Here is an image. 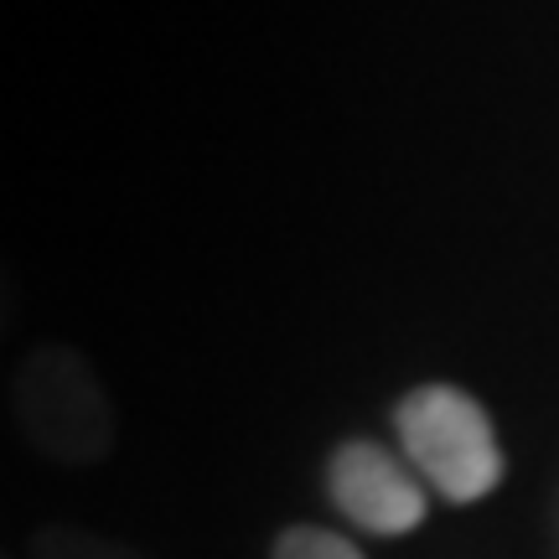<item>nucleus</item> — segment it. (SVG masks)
I'll use <instances>...</instances> for the list:
<instances>
[{"mask_svg": "<svg viewBox=\"0 0 559 559\" xmlns=\"http://www.w3.org/2000/svg\"><path fill=\"white\" fill-rule=\"evenodd\" d=\"M326 492L342 519L379 539L415 534L430 508L419 481L409 477V466L394 451H383L379 440H342L326 456Z\"/></svg>", "mask_w": 559, "mask_h": 559, "instance_id": "nucleus-3", "label": "nucleus"}, {"mask_svg": "<svg viewBox=\"0 0 559 559\" xmlns=\"http://www.w3.org/2000/svg\"><path fill=\"white\" fill-rule=\"evenodd\" d=\"M0 559H11V555H5V549H0Z\"/></svg>", "mask_w": 559, "mask_h": 559, "instance_id": "nucleus-7", "label": "nucleus"}, {"mask_svg": "<svg viewBox=\"0 0 559 559\" xmlns=\"http://www.w3.org/2000/svg\"><path fill=\"white\" fill-rule=\"evenodd\" d=\"M11 321H16V280H11V264L0 260V337L11 332Z\"/></svg>", "mask_w": 559, "mask_h": 559, "instance_id": "nucleus-6", "label": "nucleus"}, {"mask_svg": "<svg viewBox=\"0 0 559 559\" xmlns=\"http://www.w3.org/2000/svg\"><path fill=\"white\" fill-rule=\"evenodd\" d=\"M270 559H362L358 544H347L332 528H317V523H290L280 528L275 544H270Z\"/></svg>", "mask_w": 559, "mask_h": 559, "instance_id": "nucleus-5", "label": "nucleus"}, {"mask_svg": "<svg viewBox=\"0 0 559 559\" xmlns=\"http://www.w3.org/2000/svg\"><path fill=\"white\" fill-rule=\"evenodd\" d=\"M32 559H151L140 555L135 544L79 528V523H47L32 534Z\"/></svg>", "mask_w": 559, "mask_h": 559, "instance_id": "nucleus-4", "label": "nucleus"}, {"mask_svg": "<svg viewBox=\"0 0 559 559\" xmlns=\"http://www.w3.org/2000/svg\"><path fill=\"white\" fill-rule=\"evenodd\" d=\"M11 419L37 456L58 466H99L115 451L120 419L88 353L41 342L11 373Z\"/></svg>", "mask_w": 559, "mask_h": 559, "instance_id": "nucleus-1", "label": "nucleus"}, {"mask_svg": "<svg viewBox=\"0 0 559 559\" xmlns=\"http://www.w3.org/2000/svg\"><path fill=\"white\" fill-rule=\"evenodd\" d=\"M394 430L409 466L451 502H481L498 492L502 472V445L498 430L466 389L456 383H419L394 409Z\"/></svg>", "mask_w": 559, "mask_h": 559, "instance_id": "nucleus-2", "label": "nucleus"}]
</instances>
